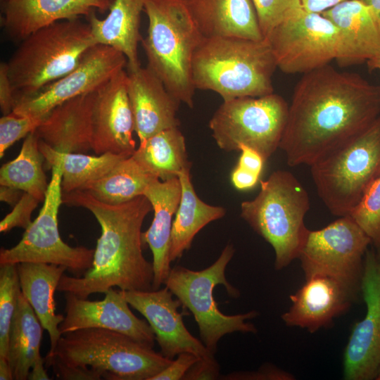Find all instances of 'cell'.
I'll return each instance as SVG.
<instances>
[{
    "label": "cell",
    "instance_id": "1",
    "mask_svg": "<svg viewBox=\"0 0 380 380\" xmlns=\"http://www.w3.org/2000/svg\"><path fill=\"white\" fill-rule=\"evenodd\" d=\"M380 115V87L330 65L296 84L279 144L290 166H310Z\"/></svg>",
    "mask_w": 380,
    "mask_h": 380
},
{
    "label": "cell",
    "instance_id": "2",
    "mask_svg": "<svg viewBox=\"0 0 380 380\" xmlns=\"http://www.w3.org/2000/svg\"><path fill=\"white\" fill-rule=\"evenodd\" d=\"M63 203L89 210L101 227L92 267L83 276L63 274L57 291L87 298L119 287L124 291L153 290V263L143 255L141 227L153 208L144 196L120 204L100 202L84 191L63 194Z\"/></svg>",
    "mask_w": 380,
    "mask_h": 380
},
{
    "label": "cell",
    "instance_id": "3",
    "mask_svg": "<svg viewBox=\"0 0 380 380\" xmlns=\"http://www.w3.org/2000/svg\"><path fill=\"white\" fill-rule=\"evenodd\" d=\"M277 68L267 40L238 37H204L193 61L196 89L209 90L227 101L274 92Z\"/></svg>",
    "mask_w": 380,
    "mask_h": 380
},
{
    "label": "cell",
    "instance_id": "4",
    "mask_svg": "<svg viewBox=\"0 0 380 380\" xmlns=\"http://www.w3.org/2000/svg\"><path fill=\"white\" fill-rule=\"evenodd\" d=\"M148 34L141 44L147 66L179 102L194 106L196 88L192 65L205 37L191 11L189 0H148Z\"/></svg>",
    "mask_w": 380,
    "mask_h": 380
},
{
    "label": "cell",
    "instance_id": "5",
    "mask_svg": "<svg viewBox=\"0 0 380 380\" xmlns=\"http://www.w3.org/2000/svg\"><path fill=\"white\" fill-rule=\"evenodd\" d=\"M80 18L55 22L22 40L6 63L16 101L70 72L97 44L89 23Z\"/></svg>",
    "mask_w": 380,
    "mask_h": 380
},
{
    "label": "cell",
    "instance_id": "6",
    "mask_svg": "<svg viewBox=\"0 0 380 380\" xmlns=\"http://www.w3.org/2000/svg\"><path fill=\"white\" fill-rule=\"evenodd\" d=\"M260 184L257 196L241 203V217L272 246L274 268L281 270L298 258L305 239L309 229L304 219L310 198L289 171H275Z\"/></svg>",
    "mask_w": 380,
    "mask_h": 380
},
{
    "label": "cell",
    "instance_id": "7",
    "mask_svg": "<svg viewBox=\"0 0 380 380\" xmlns=\"http://www.w3.org/2000/svg\"><path fill=\"white\" fill-rule=\"evenodd\" d=\"M58 361L67 366L90 367L106 379L151 380L172 360L122 333L86 328L61 336L47 366Z\"/></svg>",
    "mask_w": 380,
    "mask_h": 380
},
{
    "label": "cell",
    "instance_id": "8",
    "mask_svg": "<svg viewBox=\"0 0 380 380\" xmlns=\"http://www.w3.org/2000/svg\"><path fill=\"white\" fill-rule=\"evenodd\" d=\"M310 167L317 194L330 213L350 215L380 177V115Z\"/></svg>",
    "mask_w": 380,
    "mask_h": 380
},
{
    "label": "cell",
    "instance_id": "9",
    "mask_svg": "<svg viewBox=\"0 0 380 380\" xmlns=\"http://www.w3.org/2000/svg\"><path fill=\"white\" fill-rule=\"evenodd\" d=\"M235 250L228 243L216 261L208 267L194 271L176 265L171 269L164 284L193 314L199 328L200 337L207 348L215 355L220 339L234 332H257L255 325L246 322L258 316V312L226 315L217 308L213 289L222 284L229 296L238 298L240 292L226 279L225 270Z\"/></svg>",
    "mask_w": 380,
    "mask_h": 380
},
{
    "label": "cell",
    "instance_id": "10",
    "mask_svg": "<svg viewBox=\"0 0 380 380\" xmlns=\"http://www.w3.org/2000/svg\"><path fill=\"white\" fill-rule=\"evenodd\" d=\"M289 105L279 94L223 101L209 121L212 137L225 151L246 146L266 162L279 148Z\"/></svg>",
    "mask_w": 380,
    "mask_h": 380
},
{
    "label": "cell",
    "instance_id": "11",
    "mask_svg": "<svg viewBox=\"0 0 380 380\" xmlns=\"http://www.w3.org/2000/svg\"><path fill=\"white\" fill-rule=\"evenodd\" d=\"M277 66L287 74H305L336 60L346 66L347 49L338 28L322 13L301 8L265 38Z\"/></svg>",
    "mask_w": 380,
    "mask_h": 380
},
{
    "label": "cell",
    "instance_id": "12",
    "mask_svg": "<svg viewBox=\"0 0 380 380\" xmlns=\"http://www.w3.org/2000/svg\"><path fill=\"white\" fill-rule=\"evenodd\" d=\"M62 168L51 167V177L37 218L25 229L20 241L10 248L0 250V265L20 262H44L63 265L77 277L92 267L94 249L72 247L61 239L58 215L62 196Z\"/></svg>",
    "mask_w": 380,
    "mask_h": 380
},
{
    "label": "cell",
    "instance_id": "13",
    "mask_svg": "<svg viewBox=\"0 0 380 380\" xmlns=\"http://www.w3.org/2000/svg\"><path fill=\"white\" fill-rule=\"evenodd\" d=\"M371 243L350 215L322 229L308 230L298 256L305 279L330 277L362 294L364 258Z\"/></svg>",
    "mask_w": 380,
    "mask_h": 380
},
{
    "label": "cell",
    "instance_id": "14",
    "mask_svg": "<svg viewBox=\"0 0 380 380\" xmlns=\"http://www.w3.org/2000/svg\"><path fill=\"white\" fill-rule=\"evenodd\" d=\"M125 65L127 61L122 53L97 44L84 53L70 72L34 94L18 98L12 113L45 118L63 102L98 90Z\"/></svg>",
    "mask_w": 380,
    "mask_h": 380
},
{
    "label": "cell",
    "instance_id": "15",
    "mask_svg": "<svg viewBox=\"0 0 380 380\" xmlns=\"http://www.w3.org/2000/svg\"><path fill=\"white\" fill-rule=\"evenodd\" d=\"M361 289L366 314L353 326L345 348L343 378L380 380V270L373 249L365 255Z\"/></svg>",
    "mask_w": 380,
    "mask_h": 380
},
{
    "label": "cell",
    "instance_id": "16",
    "mask_svg": "<svg viewBox=\"0 0 380 380\" xmlns=\"http://www.w3.org/2000/svg\"><path fill=\"white\" fill-rule=\"evenodd\" d=\"M64 319L59 325L61 335L86 328H101L125 334L153 348L155 335L148 323L138 318L129 308L122 291L110 289L101 300H89L65 293Z\"/></svg>",
    "mask_w": 380,
    "mask_h": 380
},
{
    "label": "cell",
    "instance_id": "17",
    "mask_svg": "<svg viewBox=\"0 0 380 380\" xmlns=\"http://www.w3.org/2000/svg\"><path fill=\"white\" fill-rule=\"evenodd\" d=\"M127 72L121 70L96 91L92 116L91 149L132 156L136 150L133 138L134 116L127 88Z\"/></svg>",
    "mask_w": 380,
    "mask_h": 380
},
{
    "label": "cell",
    "instance_id": "18",
    "mask_svg": "<svg viewBox=\"0 0 380 380\" xmlns=\"http://www.w3.org/2000/svg\"><path fill=\"white\" fill-rule=\"evenodd\" d=\"M121 291L129 305L147 320L164 356L172 360L185 352L199 357L214 356L203 342L187 330L182 314L178 311L182 303L173 299L167 287L151 291Z\"/></svg>",
    "mask_w": 380,
    "mask_h": 380
},
{
    "label": "cell",
    "instance_id": "19",
    "mask_svg": "<svg viewBox=\"0 0 380 380\" xmlns=\"http://www.w3.org/2000/svg\"><path fill=\"white\" fill-rule=\"evenodd\" d=\"M358 295L336 279L312 276L290 296L291 305L281 319L288 327L315 333L331 326L335 318L348 311Z\"/></svg>",
    "mask_w": 380,
    "mask_h": 380
},
{
    "label": "cell",
    "instance_id": "20",
    "mask_svg": "<svg viewBox=\"0 0 380 380\" xmlns=\"http://www.w3.org/2000/svg\"><path fill=\"white\" fill-rule=\"evenodd\" d=\"M127 88L139 142L179 127L177 113L180 103L148 67L128 70Z\"/></svg>",
    "mask_w": 380,
    "mask_h": 380
},
{
    "label": "cell",
    "instance_id": "21",
    "mask_svg": "<svg viewBox=\"0 0 380 380\" xmlns=\"http://www.w3.org/2000/svg\"><path fill=\"white\" fill-rule=\"evenodd\" d=\"M3 25L13 39L22 41L37 30L64 20L105 13L113 0H4Z\"/></svg>",
    "mask_w": 380,
    "mask_h": 380
},
{
    "label": "cell",
    "instance_id": "22",
    "mask_svg": "<svg viewBox=\"0 0 380 380\" xmlns=\"http://www.w3.org/2000/svg\"><path fill=\"white\" fill-rule=\"evenodd\" d=\"M96 91L72 98L53 108L35 130L39 139L61 153H86L91 149Z\"/></svg>",
    "mask_w": 380,
    "mask_h": 380
},
{
    "label": "cell",
    "instance_id": "23",
    "mask_svg": "<svg viewBox=\"0 0 380 380\" xmlns=\"http://www.w3.org/2000/svg\"><path fill=\"white\" fill-rule=\"evenodd\" d=\"M181 193L180 181L175 177L165 181L154 180L144 194L153 210L151 226L141 234L143 245L148 244L153 254V290L160 289L172 269L170 251L173 215L179 204Z\"/></svg>",
    "mask_w": 380,
    "mask_h": 380
},
{
    "label": "cell",
    "instance_id": "24",
    "mask_svg": "<svg viewBox=\"0 0 380 380\" xmlns=\"http://www.w3.org/2000/svg\"><path fill=\"white\" fill-rule=\"evenodd\" d=\"M205 37L264 38L252 0H189Z\"/></svg>",
    "mask_w": 380,
    "mask_h": 380
},
{
    "label": "cell",
    "instance_id": "25",
    "mask_svg": "<svg viewBox=\"0 0 380 380\" xmlns=\"http://www.w3.org/2000/svg\"><path fill=\"white\" fill-rule=\"evenodd\" d=\"M322 14L340 30L347 49L346 66L380 58V25L362 0H346Z\"/></svg>",
    "mask_w": 380,
    "mask_h": 380
},
{
    "label": "cell",
    "instance_id": "26",
    "mask_svg": "<svg viewBox=\"0 0 380 380\" xmlns=\"http://www.w3.org/2000/svg\"><path fill=\"white\" fill-rule=\"evenodd\" d=\"M148 0H113L110 12L99 19L93 11L89 23L96 44L114 48L122 53L127 61L128 70L141 66L138 44L142 40L140 21Z\"/></svg>",
    "mask_w": 380,
    "mask_h": 380
},
{
    "label": "cell",
    "instance_id": "27",
    "mask_svg": "<svg viewBox=\"0 0 380 380\" xmlns=\"http://www.w3.org/2000/svg\"><path fill=\"white\" fill-rule=\"evenodd\" d=\"M21 291L34 309L42 327L49 333L51 354L61 337L59 325L64 319L56 313L55 291L66 267L44 262L16 265Z\"/></svg>",
    "mask_w": 380,
    "mask_h": 380
},
{
    "label": "cell",
    "instance_id": "28",
    "mask_svg": "<svg viewBox=\"0 0 380 380\" xmlns=\"http://www.w3.org/2000/svg\"><path fill=\"white\" fill-rule=\"evenodd\" d=\"M190 168H184L177 175L182 193L172 227L171 262L180 258L190 248L194 236L201 229L226 213L223 207L209 205L198 198L191 182Z\"/></svg>",
    "mask_w": 380,
    "mask_h": 380
},
{
    "label": "cell",
    "instance_id": "29",
    "mask_svg": "<svg viewBox=\"0 0 380 380\" xmlns=\"http://www.w3.org/2000/svg\"><path fill=\"white\" fill-rule=\"evenodd\" d=\"M44 329L21 291L11 321L7 356L13 379H28L31 368L42 357L39 349Z\"/></svg>",
    "mask_w": 380,
    "mask_h": 380
},
{
    "label": "cell",
    "instance_id": "30",
    "mask_svg": "<svg viewBox=\"0 0 380 380\" xmlns=\"http://www.w3.org/2000/svg\"><path fill=\"white\" fill-rule=\"evenodd\" d=\"M39 147L46 166L60 164L63 194L82 191L107 174L118 162L130 156L106 153L89 156L81 153H61L39 140Z\"/></svg>",
    "mask_w": 380,
    "mask_h": 380
},
{
    "label": "cell",
    "instance_id": "31",
    "mask_svg": "<svg viewBox=\"0 0 380 380\" xmlns=\"http://www.w3.org/2000/svg\"><path fill=\"white\" fill-rule=\"evenodd\" d=\"M132 156L145 170L160 181L177 177L184 168L191 167L185 138L179 127L163 130L139 142Z\"/></svg>",
    "mask_w": 380,
    "mask_h": 380
},
{
    "label": "cell",
    "instance_id": "32",
    "mask_svg": "<svg viewBox=\"0 0 380 380\" xmlns=\"http://www.w3.org/2000/svg\"><path fill=\"white\" fill-rule=\"evenodd\" d=\"M158 179L145 170L132 156L118 162L107 174L84 190L108 205H120L144 194L148 185Z\"/></svg>",
    "mask_w": 380,
    "mask_h": 380
},
{
    "label": "cell",
    "instance_id": "33",
    "mask_svg": "<svg viewBox=\"0 0 380 380\" xmlns=\"http://www.w3.org/2000/svg\"><path fill=\"white\" fill-rule=\"evenodd\" d=\"M35 131L25 139L18 156L0 169V184L14 187L44 201L49 183L44 171V156Z\"/></svg>",
    "mask_w": 380,
    "mask_h": 380
},
{
    "label": "cell",
    "instance_id": "34",
    "mask_svg": "<svg viewBox=\"0 0 380 380\" xmlns=\"http://www.w3.org/2000/svg\"><path fill=\"white\" fill-rule=\"evenodd\" d=\"M0 266V357L7 359L10 328L21 288L17 265Z\"/></svg>",
    "mask_w": 380,
    "mask_h": 380
},
{
    "label": "cell",
    "instance_id": "35",
    "mask_svg": "<svg viewBox=\"0 0 380 380\" xmlns=\"http://www.w3.org/2000/svg\"><path fill=\"white\" fill-rule=\"evenodd\" d=\"M350 215L370 238L380 244V177L372 184Z\"/></svg>",
    "mask_w": 380,
    "mask_h": 380
},
{
    "label": "cell",
    "instance_id": "36",
    "mask_svg": "<svg viewBox=\"0 0 380 380\" xmlns=\"http://www.w3.org/2000/svg\"><path fill=\"white\" fill-rule=\"evenodd\" d=\"M264 38L281 23L303 8L300 0H252Z\"/></svg>",
    "mask_w": 380,
    "mask_h": 380
},
{
    "label": "cell",
    "instance_id": "37",
    "mask_svg": "<svg viewBox=\"0 0 380 380\" xmlns=\"http://www.w3.org/2000/svg\"><path fill=\"white\" fill-rule=\"evenodd\" d=\"M45 118L11 113L0 119V158L19 139L34 132Z\"/></svg>",
    "mask_w": 380,
    "mask_h": 380
},
{
    "label": "cell",
    "instance_id": "38",
    "mask_svg": "<svg viewBox=\"0 0 380 380\" xmlns=\"http://www.w3.org/2000/svg\"><path fill=\"white\" fill-rule=\"evenodd\" d=\"M39 202L31 194L24 192L13 210L0 222V232H8L15 227L26 229L32 222V213Z\"/></svg>",
    "mask_w": 380,
    "mask_h": 380
},
{
    "label": "cell",
    "instance_id": "39",
    "mask_svg": "<svg viewBox=\"0 0 380 380\" xmlns=\"http://www.w3.org/2000/svg\"><path fill=\"white\" fill-rule=\"evenodd\" d=\"M199 359V357L191 353H182L178 355L177 360L163 371L154 376L151 380H179L183 377L189 368Z\"/></svg>",
    "mask_w": 380,
    "mask_h": 380
},
{
    "label": "cell",
    "instance_id": "40",
    "mask_svg": "<svg viewBox=\"0 0 380 380\" xmlns=\"http://www.w3.org/2000/svg\"><path fill=\"white\" fill-rule=\"evenodd\" d=\"M51 366L56 376L63 380H99L103 376L101 371L91 367L67 366L58 361L52 362Z\"/></svg>",
    "mask_w": 380,
    "mask_h": 380
},
{
    "label": "cell",
    "instance_id": "41",
    "mask_svg": "<svg viewBox=\"0 0 380 380\" xmlns=\"http://www.w3.org/2000/svg\"><path fill=\"white\" fill-rule=\"evenodd\" d=\"M220 366L214 356L199 357L189 368L183 379H216L219 377Z\"/></svg>",
    "mask_w": 380,
    "mask_h": 380
},
{
    "label": "cell",
    "instance_id": "42",
    "mask_svg": "<svg viewBox=\"0 0 380 380\" xmlns=\"http://www.w3.org/2000/svg\"><path fill=\"white\" fill-rule=\"evenodd\" d=\"M16 103V95L8 75L7 63L0 65V107L3 115L12 113Z\"/></svg>",
    "mask_w": 380,
    "mask_h": 380
},
{
    "label": "cell",
    "instance_id": "43",
    "mask_svg": "<svg viewBox=\"0 0 380 380\" xmlns=\"http://www.w3.org/2000/svg\"><path fill=\"white\" fill-rule=\"evenodd\" d=\"M230 379H273L292 380L293 374L281 370L273 365L262 366L257 372H236L228 375Z\"/></svg>",
    "mask_w": 380,
    "mask_h": 380
},
{
    "label": "cell",
    "instance_id": "44",
    "mask_svg": "<svg viewBox=\"0 0 380 380\" xmlns=\"http://www.w3.org/2000/svg\"><path fill=\"white\" fill-rule=\"evenodd\" d=\"M239 151L241 156L237 165L260 175L265 163L262 156L255 149L246 146H241Z\"/></svg>",
    "mask_w": 380,
    "mask_h": 380
},
{
    "label": "cell",
    "instance_id": "45",
    "mask_svg": "<svg viewBox=\"0 0 380 380\" xmlns=\"http://www.w3.org/2000/svg\"><path fill=\"white\" fill-rule=\"evenodd\" d=\"M259 175L237 165L232 172L231 181L239 190H247L254 187L260 179Z\"/></svg>",
    "mask_w": 380,
    "mask_h": 380
},
{
    "label": "cell",
    "instance_id": "46",
    "mask_svg": "<svg viewBox=\"0 0 380 380\" xmlns=\"http://www.w3.org/2000/svg\"><path fill=\"white\" fill-rule=\"evenodd\" d=\"M302 7L308 12L322 13L346 0H300Z\"/></svg>",
    "mask_w": 380,
    "mask_h": 380
},
{
    "label": "cell",
    "instance_id": "47",
    "mask_svg": "<svg viewBox=\"0 0 380 380\" xmlns=\"http://www.w3.org/2000/svg\"><path fill=\"white\" fill-rule=\"evenodd\" d=\"M23 193L24 191L14 187L1 185L0 200L1 202L11 205H15L22 197Z\"/></svg>",
    "mask_w": 380,
    "mask_h": 380
},
{
    "label": "cell",
    "instance_id": "48",
    "mask_svg": "<svg viewBox=\"0 0 380 380\" xmlns=\"http://www.w3.org/2000/svg\"><path fill=\"white\" fill-rule=\"evenodd\" d=\"M45 358L42 357L38 359L31 368L28 375V379L30 380H49L50 379L46 369L44 367Z\"/></svg>",
    "mask_w": 380,
    "mask_h": 380
},
{
    "label": "cell",
    "instance_id": "49",
    "mask_svg": "<svg viewBox=\"0 0 380 380\" xmlns=\"http://www.w3.org/2000/svg\"><path fill=\"white\" fill-rule=\"evenodd\" d=\"M0 379H13L12 369L10 367L8 360L4 357H0Z\"/></svg>",
    "mask_w": 380,
    "mask_h": 380
},
{
    "label": "cell",
    "instance_id": "50",
    "mask_svg": "<svg viewBox=\"0 0 380 380\" xmlns=\"http://www.w3.org/2000/svg\"><path fill=\"white\" fill-rule=\"evenodd\" d=\"M370 8L374 16L380 25V0H362Z\"/></svg>",
    "mask_w": 380,
    "mask_h": 380
},
{
    "label": "cell",
    "instance_id": "51",
    "mask_svg": "<svg viewBox=\"0 0 380 380\" xmlns=\"http://www.w3.org/2000/svg\"><path fill=\"white\" fill-rule=\"evenodd\" d=\"M367 64L370 70H377L380 73V58L370 60Z\"/></svg>",
    "mask_w": 380,
    "mask_h": 380
},
{
    "label": "cell",
    "instance_id": "52",
    "mask_svg": "<svg viewBox=\"0 0 380 380\" xmlns=\"http://www.w3.org/2000/svg\"><path fill=\"white\" fill-rule=\"evenodd\" d=\"M376 251H374L375 256H376L377 265L380 270V244L377 247H376Z\"/></svg>",
    "mask_w": 380,
    "mask_h": 380
}]
</instances>
